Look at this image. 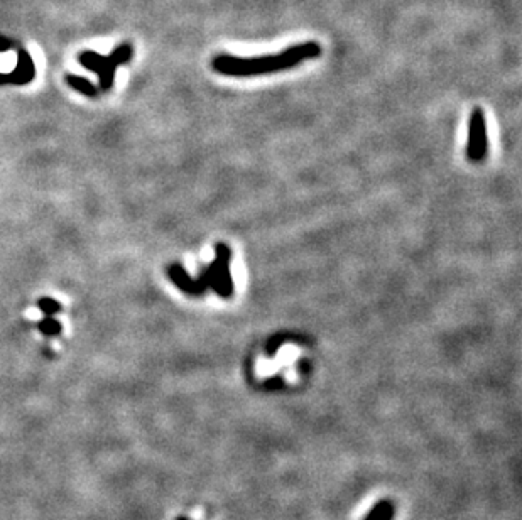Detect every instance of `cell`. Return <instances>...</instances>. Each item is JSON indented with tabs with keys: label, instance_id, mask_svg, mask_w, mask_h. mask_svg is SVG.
<instances>
[{
	"label": "cell",
	"instance_id": "1",
	"mask_svg": "<svg viewBox=\"0 0 522 520\" xmlns=\"http://www.w3.org/2000/svg\"><path fill=\"white\" fill-rule=\"evenodd\" d=\"M323 52L320 43L316 41H306V43L294 44V46L286 48L284 51L276 52V55H264V56H233V55H217L211 61V68L217 73L225 75V77H237V78H249V77H260V75H271L276 71H284L289 68L298 66L302 61L315 59Z\"/></svg>",
	"mask_w": 522,
	"mask_h": 520
},
{
	"label": "cell",
	"instance_id": "2",
	"mask_svg": "<svg viewBox=\"0 0 522 520\" xmlns=\"http://www.w3.org/2000/svg\"><path fill=\"white\" fill-rule=\"evenodd\" d=\"M232 250L226 244L215 245V260L211 262V289L215 294L223 299H230L233 296V279H232Z\"/></svg>",
	"mask_w": 522,
	"mask_h": 520
},
{
	"label": "cell",
	"instance_id": "3",
	"mask_svg": "<svg viewBox=\"0 0 522 520\" xmlns=\"http://www.w3.org/2000/svg\"><path fill=\"white\" fill-rule=\"evenodd\" d=\"M168 277L180 287L184 294L193 296V298H200L203 296L208 289H211V280H213V276H211V264L205 265L200 272V276L191 277L188 274L186 269L183 267L181 264H171L168 267Z\"/></svg>",
	"mask_w": 522,
	"mask_h": 520
},
{
	"label": "cell",
	"instance_id": "4",
	"mask_svg": "<svg viewBox=\"0 0 522 520\" xmlns=\"http://www.w3.org/2000/svg\"><path fill=\"white\" fill-rule=\"evenodd\" d=\"M489 151V137H487V120L482 108H475L468 120V142L467 157L472 162H482Z\"/></svg>",
	"mask_w": 522,
	"mask_h": 520
},
{
	"label": "cell",
	"instance_id": "5",
	"mask_svg": "<svg viewBox=\"0 0 522 520\" xmlns=\"http://www.w3.org/2000/svg\"><path fill=\"white\" fill-rule=\"evenodd\" d=\"M37 328H39L41 331H43L44 335H48V336H55V335H58L59 331H61V325H59L58 321L52 320V318H49V316H46V320L37 322Z\"/></svg>",
	"mask_w": 522,
	"mask_h": 520
},
{
	"label": "cell",
	"instance_id": "6",
	"mask_svg": "<svg viewBox=\"0 0 522 520\" xmlns=\"http://www.w3.org/2000/svg\"><path fill=\"white\" fill-rule=\"evenodd\" d=\"M37 306H39V309L43 311V313L46 314V316H49V318H51L52 314L58 313V311L61 309V306H59L58 302L55 301V299H48V298L41 299V301L37 302Z\"/></svg>",
	"mask_w": 522,
	"mask_h": 520
},
{
	"label": "cell",
	"instance_id": "7",
	"mask_svg": "<svg viewBox=\"0 0 522 520\" xmlns=\"http://www.w3.org/2000/svg\"><path fill=\"white\" fill-rule=\"evenodd\" d=\"M70 83L75 86V88H78L79 92H83V93H93V88L88 85V83L85 81V79L70 78Z\"/></svg>",
	"mask_w": 522,
	"mask_h": 520
}]
</instances>
